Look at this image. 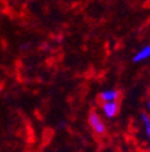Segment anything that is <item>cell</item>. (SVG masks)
Segmentation results:
<instances>
[{"label": "cell", "instance_id": "5b68a950", "mask_svg": "<svg viewBox=\"0 0 150 152\" xmlns=\"http://www.w3.org/2000/svg\"><path fill=\"white\" fill-rule=\"evenodd\" d=\"M141 120L145 125V132H146L147 137H149V140H150V117L146 113H142L141 114Z\"/></svg>", "mask_w": 150, "mask_h": 152}, {"label": "cell", "instance_id": "3957f363", "mask_svg": "<svg viewBox=\"0 0 150 152\" xmlns=\"http://www.w3.org/2000/svg\"><path fill=\"white\" fill-rule=\"evenodd\" d=\"M119 96H120V92L118 90H106V91H101L99 94V99L103 103H107V102H118Z\"/></svg>", "mask_w": 150, "mask_h": 152}, {"label": "cell", "instance_id": "277c9868", "mask_svg": "<svg viewBox=\"0 0 150 152\" xmlns=\"http://www.w3.org/2000/svg\"><path fill=\"white\" fill-rule=\"evenodd\" d=\"M149 57H150V45H147V46L142 48L141 50H138L137 53L134 54L133 61H134V63H141V61L146 60V58H149Z\"/></svg>", "mask_w": 150, "mask_h": 152}, {"label": "cell", "instance_id": "8992f818", "mask_svg": "<svg viewBox=\"0 0 150 152\" xmlns=\"http://www.w3.org/2000/svg\"><path fill=\"white\" fill-rule=\"evenodd\" d=\"M147 109H149V111H150V101H149V103H147Z\"/></svg>", "mask_w": 150, "mask_h": 152}, {"label": "cell", "instance_id": "7a4b0ae2", "mask_svg": "<svg viewBox=\"0 0 150 152\" xmlns=\"http://www.w3.org/2000/svg\"><path fill=\"white\" fill-rule=\"evenodd\" d=\"M101 110H103L106 117L114 118L119 113V103L118 102H107V103H103L101 104Z\"/></svg>", "mask_w": 150, "mask_h": 152}, {"label": "cell", "instance_id": "6da1fadb", "mask_svg": "<svg viewBox=\"0 0 150 152\" xmlns=\"http://www.w3.org/2000/svg\"><path fill=\"white\" fill-rule=\"evenodd\" d=\"M88 124H89V126H91L92 132L96 134V136H104L107 132V128H106V124L104 121L101 120L99 114L96 111L92 110L91 113L88 114Z\"/></svg>", "mask_w": 150, "mask_h": 152}]
</instances>
